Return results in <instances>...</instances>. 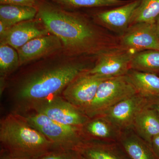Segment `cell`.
<instances>
[{"label":"cell","mask_w":159,"mask_h":159,"mask_svg":"<svg viewBox=\"0 0 159 159\" xmlns=\"http://www.w3.org/2000/svg\"><path fill=\"white\" fill-rule=\"evenodd\" d=\"M38 10L33 6L4 5L0 6V21L9 26L33 19Z\"/></svg>","instance_id":"d6986e66"},{"label":"cell","mask_w":159,"mask_h":159,"mask_svg":"<svg viewBox=\"0 0 159 159\" xmlns=\"http://www.w3.org/2000/svg\"><path fill=\"white\" fill-rule=\"evenodd\" d=\"M154 24L155 26L156 31L157 34L159 38V16L157 18Z\"/></svg>","instance_id":"f1b7e54d"},{"label":"cell","mask_w":159,"mask_h":159,"mask_svg":"<svg viewBox=\"0 0 159 159\" xmlns=\"http://www.w3.org/2000/svg\"><path fill=\"white\" fill-rule=\"evenodd\" d=\"M19 66V57L18 52L11 46L1 44L0 73L1 80L15 70Z\"/></svg>","instance_id":"7402d4cb"},{"label":"cell","mask_w":159,"mask_h":159,"mask_svg":"<svg viewBox=\"0 0 159 159\" xmlns=\"http://www.w3.org/2000/svg\"><path fill=\"white\" fill-rule=\"evenodd\" d=\"M126 75L137 93L148 98L159 97V77L156 75L134 70Z\"/></svg>","instance_id":"ac0fdd59"},{"label":"cell","mask_w":159,"mask_h":159,"mask_svg":"<svg viewBox=\"0 0 159 159\" xmlns=\"http://www.w3.org/2000/svg\"><path fill=\"white\" fill-rule=\"evenodd\" d=\"M152 107L156 111L159 117V97L158 98H149Z\"/></svg>","instance_id":"4316f807"},{"label":"cell","mask_w":159,"mask_h":159,"mask_svg":"<svg viewBox=\"0 0 159 159\" xmlns=\"http://www.w3.org/2000/svg\"><path fill=\"white\" fill-rule=\"evenodd\" d=\"M115 1H119V0H115Z\"/></svg>","instance_id":"f546056e"},{"label":"cell","mask_w":159,"mask_h":159,"mask_svg":"<svg viewBox=\"0 0 159 159\" xmlns=\"http://www.w3.org/2000/svg\"><path fill=\"white\" fill-rule=\"evenodd\" d=\"M158 51H159V50Z\"/></svg>","instance_id":"4dcf8cb0"},{"label":"cell","mask_w":159,"mask_h":159,"mask_svg":"<svg viewBox=\"0 0 159 159\" xmlns=\"http://www.w3.org/2000/svg\"><path fill=\"white\" fill-rule=\"evenodd\" d=\"M135 53L125 50L105 53L88 72L106 78L126 75L130 70L131 61Z\"/></svg>","instance_id":"30bf717a"},{"label":"cell","mask_w":159,"mask_h":159,"mask_svg":"<svg viewBox=\"0 0 159 159\" xmlns=\"http://www.w3.org/2000/svg\"><path fill=\"white\" fill-rule=\"evenodd\" d=\"M32 112L42 114L59 123L73 126H83L91 119L60 95L41 102Z\"/></svg>","instance_id":"8992f818"},{"label":"cell","mask_w":159,"mask_h":159,"mask_svg":"<svg viewBox=\"0 0 159 159\" xmlns=\"http://www.w3.org/2000/svg\"><path fill=\"white\" fill-rule=\"evenodd\" d=\"M118 142L129 159H159L150 144L132 129L122 132Z\"/></svg>","instance_id":"9a60e30c"},{"label":"cell","mask_w":159,"mask_h":159,"mask_svg":"<svg viewBox=\"0 0 159 159\" xmlns=\"http://www.w3.org/2000/svg\"><path fill=\"white\" fill-rule=\"evenodd\" d=\"M83 159H84V158H83Z\"/></svg>","instance_id":"1f68e13d"},{"label":"cell","mask_w":159,"mask_h":159,"mask_svg":"<svg viewBox=\"0 0 159 159\" xmlns=\"http://www.w3.org/2000/svg\"><path fill=\"white\" fill-rule=\"evenodd\" d=\"M89 69L81 63L66 62L27 71L15 80L9 91L12 112L22 116L32 112L41 102L61 95L69 83Z\"/></svg>","instance_id":"6da1fadb"},{"label":"cell","mask_w":159,"mask_h":159,"mask_svg":"<svg viewBox=\"0 0 159 159\" xmlns=\"http://www.w3.org/2000/svg\"><path fill=\"white\" fill-rule=\"evenodd\" d=\"M88 70L73 80L61 94L66 100L83 112L93 100L100 83L109 78L90 74Z\"/></svg>","instance_id":"52a82bcc"},{"label":"cell","mask_w":159,"mask_h":159,"mask_svg":"<svg viewBox=\"0 0 159 159\" xmlns=\"http://www.w3.org/2000/svg\"><path fill=\"white\" fill-rule=\"evenodd\" d=\"M154 153L159 158V134L154 137L150 144Z\"/></svg>","instance_id":"484cf974"},{"label":"cell","mask_w":159,"mask_h":159,"mask_svg":"<svg viewBox=\"0 0 159 159\" xmlns=\"http://www.w3.org/2000/svg\"><path fill=\"white\" fill-rule=\"evenodd\" d=\"M140 0H131L124 5L97 13L96 17L108 29L117 32H124L130 25L132 18Z\"/></svg>","instance_id":"8fae6325"},{"label":"cell","mask_w":159,"mask_h":159,"mask_svg":"<svg viewBox=\"0 0 159 159\" xmlns=\"http://www.w3.org/2000/svg\"><path fill=\"white\" fill-rule=\"evenodd\" d=\"M1 4L17 5V6H33L36 0H0Z\"/></svg>","instance_id":"d4e9b609"},{"label":"cell","mask_w":159,"mask_h":159,"mask_svg":"<svg viewBox=\"0 0 159 159\" xmlns=\"http://www.w3.org/2000/svg\"><path fill=\"white\" fill-rule=\"evenodd\" d=\"M137 93L127 75L107 78L99 84L93 100L84 112L90 119L100 116L118 102Z\"/></svg>","instance_id":"5b68a950"},{"label":"cell","mask_w":159,"mask_h":159,"mask_svg":"<svg viewBox=\"0 0 159 159\" xmlns=\"http://www.w3.org/2000/svg\"><path fill=\"white\" fill-rule=\"evenodd\" d=\"M149 103V98L137 93L118 102L100 116L123 132L132 129L138 114Z\"/></svg>","instance_id":"ba28073f"},{"label":"cell","mask_w":159,"mask_h":159,"mask_svg":"<svg viewBox=\"0 0 159 159\" xmlns=\"http://www.w3.org/2000/svg\"><path fill=\"white\" fill-rule=\"evenodd\" d=\"M121 43L125 50L134 52L158 50L159 38L154 23L141 22L131 25L122 34Z\"/></svg>","instance_id":"9c48e42d"},{"label":"cell","mask_w":159,"mask_h":159,"mask_svg":"<svg viewBox=\"0 0 159 159\" xmlns=\"http://www.w3.org/2000/svg\"><path fill=\"white\" fill-rule=\"evenodd\" d=\"M23 116L29 125L54 144L56 150H76L84 142L88 141L83 126L64 125L37 113Z\"/></svg>","instance_id":"277c9868"},{"label":"cell","mask_w":159,"mask_h":159,"mask_svg":"<svg viewBox=\"0 0 159 159\" xmlns=\"http://www.w3.org/2000/svg\"><path fill=\"white\" fill-rule=\"evenodd\" d=\"M76 151L84 159H129L118 142L86 141Z\"/></svg>","instance_id":"5bb4252c"},{"label":"cell","mask_w":159,"mask_h":159,"mask_svg":"<svg viewBox=\"0 0 159 159\" xmlns=\"http://www.w3.org/2000/svg\"><path fill=\"white\" fill-rule=\"evenodd\" d=\"M83 129L88 141L118 142L122 132L101 116L90 119Z\"/></svg>","instance_id":"2e32d148"},{"label":"cell","mask_w":159,"mask_h":159,"mask_svg":"<svg viewBox=\"0 0 159 159\" xmlns=\"http://www.w3.org/2000/svg\"><path fill=\"white\" fill-rule=\"evenodd\" d=\"M48 30L40 28L37 22L29 20L22 22L12 26L1 37V44L19 49L35 38L48 35Z\"/></svg>","instance_id":"4fadbf2b"},{"label":"cell","mask_w":159,"mask_h":159,"mask_svg":"<svg viewBox=\"0 0 159 159\" xmlns=\"http://www.w3.org/2000/svg\"><path fill=\"white\" fill-rule=\"evenodd\" d=\"M55 2L65 6L75 8L119 6L128 2L129 1L115 0H53Z\"/></svg>","instance_id":"603a6c76"},{"label":"cell","mask_w":159,"mask_h":159,"mask_svg":"<svg viewBox=\"0 0 159 159\" xmlns=\"http://www.w3.org/2000/svg\"><path fill=\"white\" fill-rule=\"evenodd\" d=\"M132 129L150 145L154 137L159 134V117L151 106L150 101L138 114Z\"/></svg>","instance_id":"e0dca14e"},{"label":"cell","mask_w":159,"mask_h":159,"mask_svg":"<svg viewBox=\"0 0 159 159\" xmlns=\"http://www.w3.org/2000/svg\"><path fill=\"white\" fill-rule=\"evenodd\" d=\"M61 42L54 34H48L31 40L17 50L20 66L57 51L61 48Z\"/></svg>","instance_id":"7c38bea8"},{"label":"cell","mask_w":159,"mask_h":159,"mask_svg":"<svg viewBox=\"0 0 159 159\" xmlns=\"http://www.w3.org/2000/svg\"><path fill=\"white\" fill-rule=\"evenodd\" d=\"M2 152L12 156L39 159L53 151L54 144L29 125L25 117L11 112L0 121Z\"/></svg>","instance_id":"3957f363"},{"label":"cell","mask_w":159,"mask_h":159,"mask_svg":"<svg viewBox=\"0 0 159 159\" xmlns=\"http://www.w3.org/2000/svg\"><path fill=\"white\" fill-rule=\"evenodd\" d=\"M37 159L32 158L25 157H18L12 156L8 154L2 152H1V159Z\"/></svg>","instance_id":"83f0119b"},{"label":"cell","mask_w":159,"mask_h":159,"mask_svg":"<svg viewBox=\"0 0 159 159\" xmlns=\"http://www.w3.org/2000/svg\"><path fill=\"white\" fill-rule=\"evenodd\" d=\"M38 15L48 31L71 51L88 52L101 43L99 32L80 16L49 5L40 6Z\"/></svg>","instance_id":"7a4b0ae2"},{"label":"cell","mask_w":159,"mask_h":159,"mask_svg":"<svg viewBox=\"0 0 159 159\" xmlns=\"http://www.w3.org/2000/svg\"><path fill=\"white\" fill-rule=\"evenodd\" d=\"M159 16V0H140L130 25L141 22L155 23Z\"/></svg>","instance_id":"44dd1931"},{"label":"cell","mask_w":159,"mask_h":159,"mask_svg":"<svg viewBox=\"0 0 159 159\" xmlns=\"http://www.w3.org/2000/svg\"><path fill=\"white\" fill-rule=\"evenodd\" d=\"M130 70L154 74L159 72V51L145 50L134 54Z\"/></svg>","instance_id":"ffe728a7"},{"label":"cell","mask_w":159,"mask_h":159,"mask_svg":"<svg viewBox=\"0 0 159 159\" xmlns=\"http://www.w3.org/2000/svg\"><path fill=\"white\" fill-rule=\"evenodd\" d=\"M39 159H83V157L77 151L60 149L53 151Z\"/></svg>","instance_id":"cb8c5ba5"}]
</instances>
